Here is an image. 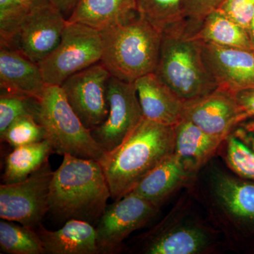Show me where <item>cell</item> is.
<instances>
[{"label":"cell","mask_w":254,"mask_h":254,"mask_svg":"<svg viewBox=\"0 0 254 254\" xmlns=\"http://www.w3.org/2000/svg\"><path fill=\"white\" fill-rule=\"evenodd\" d=\"M175 141V126L143 118L121 145L100 160L112 199L116 201L130 193L173 155Z\"/></svg>","instance_id":"cell-1"},{"label":"cell","mask_w":254,"mask_h":254,"mask_svg":"<svg viewBox=\"0 0 254 254\" xmlns=\"http://www.w3.org/2000/svg\"><path fill=\"white\" fill-rule=\"evenodd\" d=\"M110 198L100 162L65 155L53 173L48 213L66 221L76 219L97 225Z\"/></svg>","instance_id":"cell-2"},{"label":"cell","mask_w":254,"mask_h":254,"mask_svg":"<svg viewBox=\"0 0 254 254\" xmlns=\"http://www.w3.org/2000/svg\"><path fill=\"white\" fill-rule=\"evenodd\" d=\"M101 63L113 77L134 83L154 72L163 33L137 13L125 22L100 32Z\"/></svg>","instance_id":"cell-3"},{"label":"cell","mask_w":254,"mask_h":254,"mask_svg":"<svg viewBox=\"0 0 254 254\" xmlns=\"http://www.w3.org/2000/svg\"><path fill=\"white\" fill-rule=\"evenodd\" d=\"M154 72L186 102L218 88L205 66L199 42L189 36L184 23L163 32Z\"/></svg>","instance_id":"cell-4"},{"label":"cell","mask_w":254,"mask_h":254,"mask_svg":"<svg viewBox=\"0 0 254 254\" xmlns=\"http://www.w3.org/2000/svg\"><path fill=\"white\" fill-rule=\"evenodd\" d=\"M203 187L209 213L229 242L254 233V182L210 165Z\"/></svg>","instance_id":"cell-5"},{"label":"cell","mask_w":254,"mask_h":254,"mask_svg":"<svg viewBox=\"0 0 254 254\" xmlns=\"http://www.w3.org/2000/svg\"><path fill=\"white\" fill-rule=\"evenodd\" d=\"M38 122L46 129L53 153L100 162L105 153L68 103L61 86L47 85Z\"/></svg>","instance_id":"cell-6"},{"label":"cell","mask_w":254,"mask_h":254,"mask_svg":"<svg viewBox=\"0 0 254 254\" xmlns=\"http://www.w3.org/2000/svg\"><path fill=\"white\" fill-rule=\"evenodd\" d=\"M186 201L145 234L141 253L145 254H201L212 252L215 235L195 217Z\"/></svg>","instance_id":"cell-7"},{"label":"cell","mask_w":254,"mask_h":254,"mask_svg":"<svg viewBox=\"0 0 254 254\" xmlns=\"http://www.w3.org/2000/svg\"><path fill=\"white\" fill-rule=\"evenodd\" d=\"M102 57L100 32L67 21L59 45L38 65L47 85L61 86L70 76L100 63Z\"/></svg>","instance_id":"cell-8"},{"label":"cell","mask_w":254,"mask_h":254,"mask_svg":"<svg viewBox=\"0 0 254 254\" xmlns=\"http://www.w3.org/2000/svg\"><path fill=\"white\" fill-rule=\"evenodd\" d=\"M54 172L49 160L28 178L0 186V218L37 229L48 213L50 185Z\"/></svg>","instance_id":"cell-9"},{"label":"cell","mask_w":254,"mask_h":254,"mask_svg":"<svg viewBox=\"0 0 254 254\" xmlns=\"http://www.w3.org/2000/svg\"><path fill=\"white\" fill-rule=\"evenodd\" d=\"M108 116L91 131L92 136L105 153L121 145L144 118L134 83L111 76L108 81Z\"/></svg>","instance_id":"cell-10"},{"label":"cell","mask_w":254,"mask_h":254,"mask_svg":"<svg viewBox=\"0 0 254 254\" xmlns=\"http://www.w3.org/2000/svg\"><path fill=\"white\" fill-rule=\"evenodd\" d=\"M159 209L133 193L108 205L95 227L99 254H116L124 241L156 216Z\"/></svg>","instance_id":"cell-11"},{"label":"cell","mask_w":254,"mask_h":254,"mask_svg":"<svg viewBox=\"0 0 254 254\" xmlns=\"http://www.w3.org/2000/svg\"><path fill=\"white\" fill-rule=\"evenodd\" d=\"M66 18L51 1L32 8L7 45L37 64L58 47Z\"/></svg>","instance_id":"cell-12"},{"label":"cell","mask_w":254,"mask_h":254,"mask_svg":"<svg viewBox=\"0 0 254 254\" xmlns=\"http://www.w3.org/2000/svg\"><path fill=\"white\" fill-rule=\"evenodd\" d=\"M110 77L111 74L100 62L70 76L61 86L73 111L90 131L108 116Z\"/></svg>","instance_id":"cell-13"},{"label":"cell","mask_w":254,"mask_h":254,"mask_svg":"<svg viewBox=\"0 0 254 254\" xmlns=\"http://www.w3.org/2000/svg\"><path fill=\"white\" fill-rule=\"evenodd\" d=\"M249 118L234 93L219 87L204 96L187 101L183 115V119L223 141Z\"/></svg>","instance_id":"cell-14"},{"label":"cell","mask_w":254,"mask_h":254,"mask_svg":"<svg viewBox=\"0 0 254 254\" xmlns=\"http://www.w3.org/2000/svg\"><path fill=\"white\" fill-rule=\"evenodd\" d=\"M198 42L205 66L219 88L232 93L254 88L253 52Z\"/></svg>","instance_id":"cell-15"},{"label":"cell","mask_w":254,"mask_h":254,"mask_svg":"<svg viewBox=\"0 0 254 254\" xmlns=\"http://www.w3.org/2000/svg\"><path fill=\"white\" fill-rule=\"evenodd\" d=\"M133 83L145 118L170 126H175L183 119L186 101L156 73H148Z\"/></svg>","instance_id":"cell-16"},{"label":"cell","mask_w":254,"mask_h":254,"mask_svg":"<svg viewBox=\"0 0 254 254\" xmlns=\"http://www.w3.org/2000/svg\"><path fill=\"white\" fill-rule=\"evenodd\" d=\"M0 88L41 99L47 84L38 64L16 50L0 46Z\"/></svg>","instance_id":"cell-17"},{"label":"cell","mask_w":254,"mask_h":254,"mask_svg":"<svg viewBox=\"0 0 254 254\" xmlns=\"http://www.w3.org/2000/svg\"><path fill=\"white\" fill-rule=\"evenodd\" d=\"M196 177L173 154L147 175L131 192L160 209L174 193L193 183Z\"/></svg>","instance_id":"cell-18"},{"label":"cell","mask_w":254,"mask_h":254,"mask_svg":"<svg viewBox=\"0 0 254 254\" xmlns=\"http://www.w3.org/2000/svg\"><path fill=\"white\" fill-rule=\"evenodd\" d=\"M175 131L174 155L197 175L211 160L224 141L208 134L185 119L175 125Z\"/></svg>","instance_id":"cell-19"},{"label":"cell","mask_w":254,"mask_h":254,"mask_svg":"<svg viewBox=\"0 0 254 254\" xmlns=\"http://www.w3.org/2000/svg\"><path fill=\"white\" fill-rule=\"evenodd\" d=\"M37 233L48 254H98L96 229L83 220L71 219L63 227L50 231L40 225Z\"/></svg>","instance_id":"cell-20"},{"label":"cell","mask_w":254,"mask_h":254,"mask_svg":"<svg viewBox=\"0 0 254 254\" xmlns=\"http://www.w3.org/2000/svg\"><path fill=\"white\" fill-rule=\"evenodd\" d=\"M138 13L137 0H78L66 21L101 32Z\"/></svg>","instance_id":"cell-21"},{"label":"cell","mask_w":254,"mask_h":254,"mask_svg":"<svg viewBox=\"0 0 254 254\" xmlns=\"http://www.w3.org/2000/svg\"><path fill=\"white\" fill-rule=\"evenodd\" d=\"M189 36L195 41L252 51L248 31L220 9L210 13Z\"/></svg>","instance_id":"cell-22"},{"label":"cell","mask_w":254,"mask_h":254,"mask_svg":"<svg viewBox=\"0 0 254 254\" xmlns=\"http://www.w3.org/2000/svg\"><path fill=\"white\" fill-rule=\"evenodd\" d=\"M53 153L49 140L14 148L5 158L3 184H13L28 178Z\"/></svg>","instance_id":"cell-23"},{"label":"cell","mask_w":254,"mask_h":254,"mask_svg":"<svg viewBox=\"0 0 254 254\" xmlns=\"http://www.w3.org/2000/svg\"><path fill=\"white\" fill-rule=\"evenodd\" d=\"M0 248L8 254H46L35 229L3 219L0 221Z\"/></svg>","instance_id":"cell-24"},{"label":"cell","mask_w":254,"mask_h":254,"mask_svg":"<svg viewBox=\"0 0 254 254\" xmlns=\"http://www.w3.org/2000/svg\"><path fill=\"white\" fill-rule=\"evenodd\" d=\"M182 2L183 0H137L138 13L163 33L183 23Z\"/></svg>","instance_id":"cell-25"},{"label":"cell","mask_w":254,"mask_h":254,"mask_svg":"<svg viewBox=\"0 0 254 254\" xmlns=\"http://www.w3.org/2000/svg\"><path fill=\"white\" fill-rule=\"evenodd\" d=\"M39 108V99L11 92L1 91L0 135L20 117L31 115L38 120Z\"/></svg>","instance_id":"cell-26"},{"label":"cell","mask_w":254,"mask_h":254,"mask_svg":"<svg viewBox=\"0 0 254 254\" xmlns=\"http://www.w3.org/2000/svg\"><path fill=\"white\" fill-rule=\"evenodd\" d=\"M227 167L237 176L254 182V150L232 131L223 141Z\"/></svg>","instance_id":"cell-27"},{"label":"cell","mask_w":254,"mask_h":254,"mask_svg":"<svg viewBox=\"0 0 254 254\" xmlns=\"http://www.w3.org/2000/svg\"><path fill=\"white\" fill-rule=\"evenodd\" d=\"M0 136L14 148L43 141L47 133L36 118L26 115L15 120Z\"/></svg>","instance_id":"cell-28"},{"label":"cell","mask_w":254,"mask_h":254,"mask_svg":"<svg viewBox=\"0 0 254 254\" xmlns=\"http://www.w3.org/2000/svg\"><path fill=\"white\" fill-rule=\"evenodd\" d=\"M31 8L21 0H0V45H7Z\"/></svg>","instance_id":"cell-29"},{"label":"cell","mask_w":254,"mask_h":254,"mask_svg":"<svg viewBox=\"0 0 254 254\" xmlns=\"http://www.w3.org/2000/svg\"><path fill=\"white\" fill-rule=\"evenodd\" d=\"M226 0H183L182 11L185 31L193 34L204 18Z\"/></svg>","instance_id":"cell-30"},{"label":"cell","mask_w":254,"mask_h":254,"mask_svg":"<svg viewBox=\"0 0 254 254\" xmlns=\"http://www.w3.org/2000/svg\"><path fill=\"white\" fill-rule=\"evenodd\" d=\"M219 9L248 31L254 17V0H226Z\"/></svg>","instance_id":"cell-31"},{"label":"cell","mask_w":254,"mask_h":254,"mask_svg":"<svg viewBox=\"0 0 254 254\" xmlns=\"http://www.w3.org/2000/svg\"><path fill=\"white\" fill-rule=\"evenodd\" d=\"M235 99L250 118L254 117V88L234 93Z\"/></svg>","instance_id":"cell-32"},{"label":"cell","mask_w":254,"mask_h":254,"mask_svg":"<svg viewBox=\"0 0 254 254\" xmlns=\"http://www.w3.org/2000/svg\"><path fill=\"white\" fill-rule=\"evenodd\" d=\"M51 2L58 8L67 19L78 0H50Z\"/></svg>","instance_id":"cell-33"},{"label":"cell","mask_w":254,"mask_h":254,"mask_svg":"<svg viewBox=\"0 0 254 254\" xmlns=\"http://www.w3.org/2000/svg\"><path fill=\"white\" fill-rule=\"evenodd\" d=\"M21 1H23L25 4L28 5L31 9L51 1L50 0H21Z\"/></svg>","instance_id":"cell-34"},{"label":"cell","mask_w":254,"mask_h":254,"mask_svg":"<svg viewBox=\"0 0 254 254\" xmlns=\"http://www.w3.org/2000/svg\"><path fill=\"white\" fill-rule=\"evenodd\" d=\"M249 36H250L252 50L254 53V17L251 23L250 27L248 30Z\"/></svg>","instance_id":"cell-35"},{"label":"cell","mask_w":254,"mask_h":254,"mask_svg":"<svg viewBox=\"0 0 254 254\" xmlns=\"http://www.w3.org/2000/svg\"><path fill=\"white\" fill-rule=\"evenodd\" d=\"M244 127L254 135V121H251L250 123L245 124Z\"/></svg>","instance_id":"cell-36"}]
</instances>
